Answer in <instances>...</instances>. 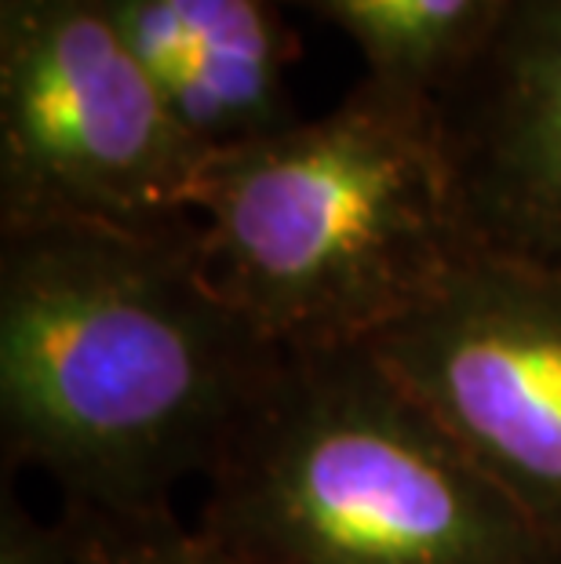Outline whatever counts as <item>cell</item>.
<instances>
[{
	"label": "cell",
	"instance_id": "8992f818",
	"mask_svg": "<svg viewBox=\"0 0 561 564\" xmlns=\"http://www.w3.org/2000/svg\"><path fill=\"white\" fill-rule=\"evenodd\" d=\"M438 110L477 245L561 267V0H510Z\"/></svg>",
	"mask_w": 561,
	"mask_h": 564
},
{
	"label": "cell",
	"instance_id": "7a4b0ae2",
	"mask_svg": "<svg viewBox=\"0 0 561 564\" xmlns=\"http://www.w3.org/2000/svg\"><path fill=\"white\" fill-rule=\"evenodd\" d=\"M190 219L205 278L284 354L365 346L477 248L438 102L373 77L212 153Z\"/></svg>",
	"mask_w": 561,
	"mask_h": 564
},
{
	"label": "cell",
	"instance_id": "6da1fadb",
	"mask_svg": "<svg viewBox=\"0 0 561 564\" xmlns=\"http://www.w3.org/2000/svg\"><path fill=\"white\" fill-rule=\"evenodd\" d=\"M284 350L205 278L194 223L0 234V426L69 513L169 510L219 466Z\"/></svg>",
	"mask_w": 561,
	"mask_h": 564
},
{
	"label": "cell",
	"instance_id": "5b68a950",
	"mask_svg": "<svg viewBox=\"0 0 561 564\" xmlns=\"http://www.w3.org/2000/svg\"><path fill=\"white\" fill-rule=\"evenodd\" d=\"M365 350L561 546V267L477 245Z\"/></svg>",
	"mask_w": 561,
	"mask_h": 564
},
{
	"label": "cell",
	"instance_id": "277c9868",
	"mask_svg": "<svg viewBox=\"0 0 561 564\" xmlns=\"http://www.w3.org/2000/svg\"><path fill=\"white\" fill-rule=\"evenodd\" d=\"M205 153L103 0H0V226H186Z\"/></svg>",
	"mask_w": 561,
	"mask_h": 564
},
{
	"label": "cell",
	"instance_id": "8fae6325",
	"mask_svg": "<svg viewBox=\"0 0 561 564\" xmlns=\"http://www.w3.org/2000/svg\"><path fill=\"white\" fill-rule=\"evenodd\" d=\"M281 4H292V0H281Z\"/></svg>",
	"mask_w": 561,
	"mask_h": 564
},
{
	"label": "cell",
	"instance_id": "52a82bcc",
	"mask_svg": "<svg viewBox=\"0 0 561 564\" xmlns=\"http://www.w3.org/2000/svg\"><path fill=\"white\" fill-rule=\"evenodd\" d=\"M186 139L212 153L295 124L300 58L281 0H103Z\"/></svg>",
	"mask_w": 561,
	"mask_h": 564
},
{
	"label": "cell",
	"instance_id": "3957f363",
	"mask_svg": "<svg viewBox=\"0 0 561 564\" xmlns=\"http://www.w3.org/2000/svg\"><path fill=\"white\" fill-rule=\"evenodd\" d=\"M197 524L252 564L561 561L365 346L284 354Z\"/></svg>",
	"mask_w": 561,
	"mask_h": 564
},
{
	"label": "cell",
	"instance_id": "ba28073f",
	"mask_svg": "<svg viewBox=\"0 0 561 564\" xmlns=\"http://www.w3.org/2000/svg\"><path fill=\"white\" fill-rule=\"evenodd\" d=\"M339 26L365 58V77L441 99L510 0H292Z\"/></svg>",
	"mask_w": 561,
	"mask_h": 564
},
{
	"label": "cell",
	"instance_id": "9c48e42d",
	"mask_svg": "<svg viewBox=\"0 0 561 564\" xmlns=\"http://www.w3.org/2000/svg\"><path fill=\"white\" fill-rule=\"evenodd\" d=\"M77 564H252L205 528L179 524L172 510L147 513H69Z\"/></svg>",
	"mask_w": 561,
	"mask_h": 564
},
{
	"label": "cell",
	"instance_id": "30bf717a",
	"mask_svg": "<svg viewBox=\"0 0 561 564\" xmlns=\"http://www.w3.org/2000/svg\"><path fill=\"white\" fill-rule=\"evenodd\" d=\"M0 564H77L74 532L66 518L58 524H44L30 518L19 502L4 499L0 513Z\"/></svg>",
	"mask_w": 561,
	"mask_h": 564
}]
</instances>
